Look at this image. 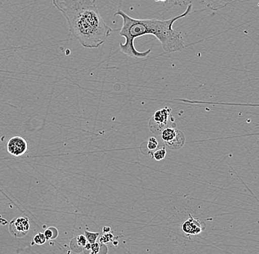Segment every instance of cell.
<instances>
[{
    "instance_id": "7c38bea8",
    "label": "cell",
    "mask_w": 259,
    "mask_h": 254,
    "mask_svg": "<svg viewBox=\"0 0 259 254\" xmlns=\"http://www.w3.org/2000/svg\"><path fill=\"white\" fill-rule=\"evenodd\" d=\"M33 242L34 243L36 244V245H44V244L47 242V239L44 233H38V234H37L36 235L33 237Z\"/></svg>"
},
{
    "instance_id": "52a82bcc",
    "label": "cell",
    "mask_w": 259,
    "mask_h": 254,
    "mask_svg": "<svg viewBox=\"0 0 259 254\" xmlns=\"http://www.w3.org/2000/svg\"><path fill=\"white\" fill-rule=\"evenodd\" d=\"M182 230L186 234H197L201 231V229L198 221H196L192 216H190V219L186 221L182 225Z\"/></svg>"
},
{
    "instance_id": "277c9868",
    "label": "cell",
    "mask_w": 259,
    "mask_h": 254,
    "mask_svg": "<svg viewBox=\"0 0 259 254\" xmlns=\"http://www.w3.org/2000/svg\"><path fill=\"white\" fill-rule=\"evenodd\" d=\"M161 139L165 145L170 149L178 150L182 148L185 143V136L184 133L177 129L167 127L163 129L161 133Z\"/></svg>"
},
{
    "instance_id": "5bb4252c",
    "label": "cell",
    "mask_w": 259,
    "mask_h": 254,
    "mask_svg": "<svg viewBox=\"0 0 259 254\" xmlns=\"http://www.w3.org/2000/svg\"><path fill=\"white\" fill-rule=\"evenodd\" d=\"M110 231H111V228L108 227V226H105L103 228V232L104 233H109Z\"/></svg>"
},
{
    "instance_id": "9a60e30c",
    "label": "cell",
    "mask_w": 259,
    "mask_h": 254,
    "mask_svg": "<svg viewBox=\"0 0 259 254\" xmlns=\"http://www.w3.org/2000/svg\"><path fill=\"white\" fill-rule=\"evenodd\" d=\"M155 2H166L167 0H155Z\"/></svg>"
},
{
    "instance_id": "ba28073f",
    "label": "cell",
    "mask_w": 259,
    "mask_h": 254,
    "mask_svg": "<svg viewBox=\"0 0 259 254\" xmlns=\"http://www.w3.org/2000/svg\"><path fill=\"white\" fill-rule=\"evenodd\" d=\"M44 234H45L47 240H50V239H56L58 237V231L55 227L49 228V229L45 231Z\"/></svg>"
},
{
    "instance_id": "4fadbf2b",
    "label": "cell",
    "mask_w": 259,
    "mask_h": 254,
    "mask_svg": "<svg viewBox=\"0 0 259 254\" xmlns=\"http://www.w3.org/2000/svg\"><path fill=\"white\" fill-rule=\"evenodd\" d=\"M114 239V236L111 233H105L100 239V243L101 244H107L108 242H112Z\"/></svg>"
},
{
    "instance_id": "8fae6325",
    "label": "cell",
    "mask_w": 259,
    "mask_h": 254,
    "mask_svg": "<svg viewBox=\"0 0 259 254\" xmlns=\"http://www.w3.org/2000/svg\"><path fill=\"white\" fill-rule=\"evenodd\" d=\"M158 146V142L155 137H151L149 138L147 141V148L150 151H155Z\"/></svg>"
},
{
    "instance_id": "9c48e42d",
    "label": "cell",
    "mask_w": 259,
    "mask_h": 254,
    "mask_svg": "<svg viewBox=\"0 0 259 254\" xmlns=\"http://www.w3.org/2000/svg\"><path fill=\"white\" fill-rule=\"evenodd\" d=\"M99 234L98 232H90V231H85L84 232V236H85V238L87 239V242L90 244L95 243L96 242L97 238H98Z\"/></svg>"
},
{
    "instance_id": "2e32d148",
    "label": "cell",
    "mask_w": 259,
    "mask_h": 254,
    "mask_svg": "<svg viewBox=\"0 0 259 254\" xmlns=\"http://www.w3.org/2000/svg\"><path fill=\"white\" fill-rule=\"evenodd\" d=\"M113 244H114V245H117L118 242H113Z\"/></svg>"
},
{
    "instance_id": "30bf717a",
    "label": "cell",
    "mask_w": 259,
    "mask_h": 254,
    "mask_svg": "<svg viewBox=\"0 0 259 254\" xmlns=\"http://www.w3.org/2000/svg\"><path fill=\"white\" fill-rule=\"evenodd\" d=\"M166 155V148H165V147H163L161 149L157 150V151L154 152L153 158L156 160V161H161V160L164 159Z\"/></svg>"
},
{
    "instance_id": "5b68a950",
    "label": "cell",
    "mask_w": 259,
    "mask_h": 254,
    "mask_svg": "<svg viewBox=\"0 0 259 254\" xmlns=\"http://www.w3.org/2000/svg\"><path fill=\"white\" fill-rule=\"evenodd\" d=\"M30 229V221L26 217L14 218L9 224V231L16 238H22Z\"/></svg>"
},
{
    "instance_id": "7a4b0ae2",
    "label": "cell",
    "mask_w": 259,
    "mask_h": 254,
    "mask_svg": "<svg viewBox=\"0 0 259 254\" xmlns=\"http://www.w3.org/2000/svg\"><path fill=\"white\" fill-rule=\"evenodd\" d=\"M66 19L69 30L81 46L97 48L112 34L100 14L96 0H52Z\"/></svg>"
},
{
    "instance_id": "3957f363",
    "label": "cell",
    "mask_w": 259,
    "mask_h": 254,
    "mask_svg": "<svg viewBox=\"0 0 259 254\" xmlns=\"http://www.w3.org/2000/svg\"><path fill=\"white\" fill-rule=\"evenodd\" d=\"M171 110L168 107L155 112L149 121L148 127L154 134L161 135L162 131L168 127Z\"/></svg>"
},
{
    "instance_id": "6da1fadb",
    "label": "cell",
    "mask_w": 259,
    "mask_h": 254,
    "mask_svg": "<svg viewBox=\"0 0 259 254\" xmlns=\"http://www.w3.org/2000/svg\"><path fill=\"white\" fill-rule=\"evenodd\" d=\"M192 11V5L189 4L184 14L172 19L159 20L156 19H134L121 10H118L114 16H119L122 18L123 24L119 35L125 38L124 43H119L121 53L135 59L148 56L151 53L150 48L147 51L139 52L134 44L137 38L147 35H154L159 40L165 53H175L183 49L185 47L184 38L181 32L176 31L173 29V24L178 19L189 16Z\"/></svg>"
},
{
    "instance_id": "8992f818",
    "label": "cell",
    "mask_w": 259,
    "mask_h": 254,
    "mask_svg": "<svg viewBox=\"0 0 259 254\" xmlns=\"http://www.w3.org/2000/svg\"><path fill=\"white\" fill-rule=\"evenodd\" d=\"M7 149L8 153L13 156H22L28 150V143L23 137L15 136L8 140Z\"/></svg>"
}]
</instances>
